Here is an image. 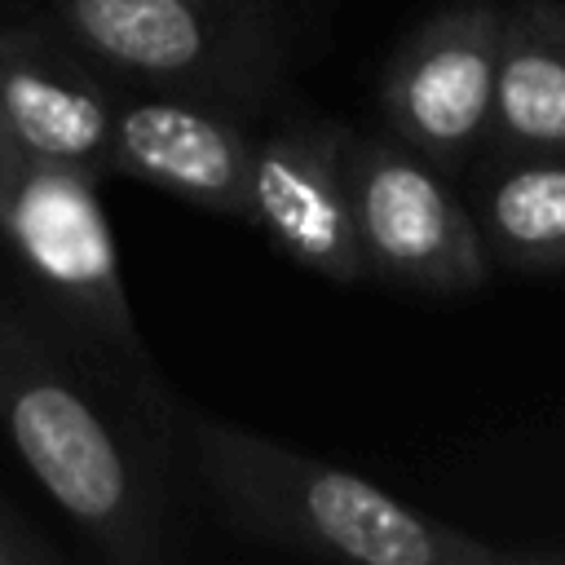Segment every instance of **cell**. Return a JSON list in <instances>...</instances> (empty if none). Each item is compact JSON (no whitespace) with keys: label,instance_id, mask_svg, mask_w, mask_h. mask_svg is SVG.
I'll list each match as a JSON object with an SVG mask.
<instances>
[{"label":"cell","instance_id":"1","mask_svg":"<svg viewBox=\"0 0 565 565\" xmlns=\"http://www.w3.org/2000/svg\"><path fill=\"white\" fill-rule=\"evenodd\" d=\"M0 433L110 565H154L172 547V419L168 393H146L119 366L66 335L0 274Z\"/></svg>","mask_w":565,"mask_h":565},{"label":"cell","instance_id":"2","mask_svg":"<svg viewBox=\"0 0 565 565\" xmlns=\"http://www.w3.org/2000/svg\"><path fill=\"white\" fill-rule=\"evenodd\" d=\"M185 459L212 512L243 539L358 565H552L561 552L499 547L437 521L375 481L291 450L212 411H181Z\"/></svg>","mask_w":565,"mask_h":565},{"label":"cell","instance_id":"3","mask_svg":"<svg viewBox=\"0 0 565 565\" xmlns=\"http://www.w3.org/2000/svg\"><path fill=\"white\" fill-rule=\"evenodd\" d=\"M97 177L0 132V252L9 278L66 335L146 393H168L132 318L119 243Z\"/></svg>","mask_w":565,"mask_h":565},{"label":"cell","instance_id":"4","mask_svg":"<svg viewBox=\"0 0 565 565\" xmlns=\"http://www.w3.org/2000/svg\"><path fill=\"white\" fill-rule=\"evenodd\" d=\"M128 88L181 93L265 119L291 97V35L274 0H40Z\"/></svg>","mask_w":565,"mask_h":565},{"label":"cell","instance_id":"5","mask_svg":"<svg viewBox=\"0 0 565 565\" xmlns=\"http://www.w3.org/2000/svg\"><path fill=\"white\" fill-rule=\"evenodd\" d=\"M344 177L366 274L424 296L486 287L494 265L463 194L441 168L393 132L344 128Z\"/></svg>","mask_w":565,"mask_h":565},{"label":"cell","instance_id":"6","mask_svg":"<svg viewBox=\"0 0 565 565\" xmlns=\"http://www.w3.org/2000/svg\"><path fill=\"white\" fill-rule=\"evenodd\" d=\"M503 4L459 0L402 35L380 75L384 128L433 168L463 172L486 141Z\"/></svg>","mask_w":565,"mask_h":565},{"label":"cell","instance_id":"7","mask_svg":"<svg viewBox=\"0 0 565 565\" xmlns=\"http://www.w3.org/2000/svg\"><path fill=\"white\" fill-rule=\"evenodd\" d=\"M282 256L327 282H362V247L353 230L344 177V124L278 106L252 128L247 150V221Z\"/></svg>","mask_w":565,"mask_h":565},{"label":"cell","instance_id":"8","mask_svg":"<svg viewBox=\"0 0 565 565\" xmlns=\"http://www.w3.org/2000/svg\"><path fill=\"white\" fill-rule=\"evenodd\" d=\"M252 128L256 119L225 106L124 84L106 141V177L163 190L243 225Z\"/></svg>","mask_w":565,"mask_h":565},{"label":"cell","instance_id":"9","mask_svg":"<svg viewBox=\"0 0 565 565\" xmlns=\"http://www.w3.org/2000/svg\"><path fill=\"white\" fill-rule=\"evenodd\" d=\"M119 79L40 13L0 22V132L18 146L106 177Z\"/></svg>","mask_w":565,"mask_h":565},{"label":"cell","instance_id":"10","mask_svg":"<svg viewBox=\"0 0 565 565\" xmlns=\"http://www.w3.org/2000/svg\"><path fill=\"white\" fill-rule=\"evenodd\" d=\"M481 154H565V0L503 4Z\"/></svg>","mask_w":565,"mask_h":565},{"label":"cell","instance_id":"11","mask_svg":"<svg viewBox=\"0 0 565 565\" xmlns=\"http://www.w3.org/2000/svg\"><path fill=\"white\" fill-rule=\"evenodd\" d=\"M459 194L490 265L516 274L565 269V154H477Z\"/></svg>","mask_w":565,"mask_h":565},{"label":"cell","instance_id":"12","mask_svg":"<svg viewBox=\"0 0 565 565\" xmlns=\"http://www.w3.org/2000/svg\"><path fill=\"white\" fill-rule=\"evenodd\" d=\"M49 556L57 561V547H49L22 516L0 508V565H44Z\"/></svg>","mask_w":565,"mask_h":565}]
</instances>
